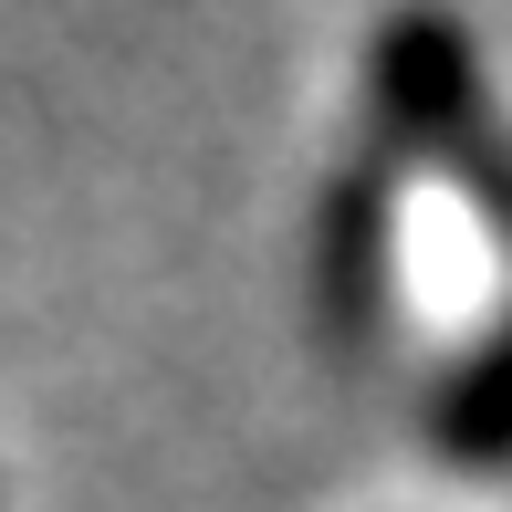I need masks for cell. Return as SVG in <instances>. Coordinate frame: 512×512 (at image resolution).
Wrapping results in <instances>:
<instances>
[{
    "mask_svg": "<svg viewBox=\"0 0 512 512\" xmlns=\"http://www.w3.org/2000/svg\"><path fill=\"white\" fill-rule=\"evenodd\" d=\"M366 126L387 157H429L481 199V220L512 241V126L481 84V42L439 11H408L366 32Z\"/></svg>",
    "mask_w": 512,
    "mask_h": 512,
    "instance_id": "obj_1",
    "label": "cell"
},
{
    "mask_svg": "<svg viewBox=\"0 0 512 512\" xmlns=\"http://www.w3.org/2000/svg\"><path fill=\"white\" fill-rule=\"evenodd\" d=\"M387 293H398V168L356 157L335 189L314 199V304L345 345L377 335Z\"/></svg>",
    "mask_w": 512,
    "mask_h": 512,
    "instance_id": "obj_2",
    "label": "cell"
},
{
    "mask_svg": "<svg viewBox=\"0 0 512 512\" xmlns=\"http://www.w3.org/2000/svg\"><path fill=\"white\" fill-rule=\"evenodd\" d=\"M429 450L450 460V471H502L512 460V324L492 345H471V356L439 377L429 398Z\"/></svg>",
    "mask_w": 512,
    "mask_h": 512,
    "instance_id": "obj_3",
    "label": "cell"
}]
</instances>
